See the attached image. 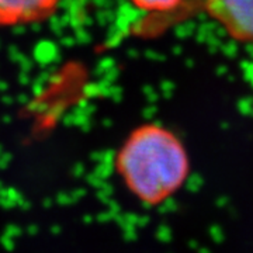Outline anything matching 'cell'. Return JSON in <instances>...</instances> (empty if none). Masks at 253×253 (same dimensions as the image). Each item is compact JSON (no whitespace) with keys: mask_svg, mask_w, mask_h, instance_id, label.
<instances>
[{"mask_svg":"<svg viewBox=\"0 0 253 253\" xmlns=\"http://www.w3.org/2000/svg\"><path fill=\"white\" fill-rule=\"evenodd\" d=\"M63 0H0V28L33 26L54 17Z\"/></svg>","mask_w":253,"mask_h":253,"instance_id":"cell-3","label":"cell"},{"mask_svg":"<svg viewBox=\"0 0 253 253\" xmlns=\"http://www.w3.org/2000/svg\"><path fill=\"white\" fill-rule=\"evenodd\" d=\"M114 168L128 191L146 206L173 197L191 172L186 145L158 123H144L126 135L116 152Z\"/></svg>","mask_w":253,"mask_h":253,"instance_id":"cell-1","label":"cell"},{"mask_svg":"<svg viewBox=\"0 0 253 253\" xmlns=\"http://www.w3.org/2000/svg\"><path fill=\"white\" fill-rule=\"evenodd\" d=\"M199 6L228 36L253 44V0H199Z\"/></svg>","mask_w":253,"mask_h":253,"instance_id":"cell-2","label":"cell"},{"mask_svg":"<svg viewBox=\"0 0 253 253\" xmlns=\"http://www.w3.org/2000/svg\"><path fill=\"white\" fill-rule=\"evenodd\" d=\"M132 7L144 13L166 14L177 11L186 0H126Z\"/></svg>","mask_w":253,"mask_h":253,"instance_id":"cell-4","label":"cell"}]
</instances>
